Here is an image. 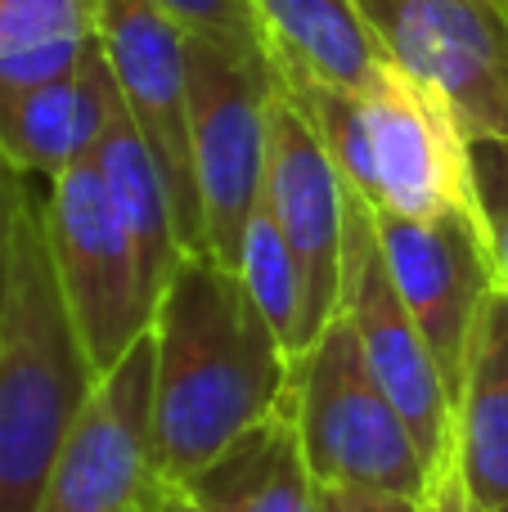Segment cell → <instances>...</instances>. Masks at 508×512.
Segmentation results:
<instances>
[{
    "label": "cell",
    "instance_id": "obj_9",
    "mask_svg": "<svg viewBox=\"0 0 508 512\" xmlns=\"http://www.w3.org/2000/svg\"><path fill=\"white\" fill-rule=\"evenodd\" d=\"M338 315L360 337L374 378L387 387L392 405L410 423L423 459L437 468L455 441V405L441 378L432 346L423 342L410 306L392 283V270L378 248V216L369 198L347 189V252H342V306Z\"/></svg>",
    "mask_w": 508,
    "mask_h": 512
},
{
    "label": "cell",
    "instance_id": "obj_3",
    "mask_svg": "<svg viewBox=\"0 0 508 512\" xmlns=\"http://www.w3.org/2000/svg\"><path fill=\"white\" fill-rule=\"evenodd\" d=\"M284 90L315 122L342 185L369 198L374 212L410 216V221L477 212L468 131L455 108L419 77L383 63L360 90Z\"/></svg>",
    "mask_w": 508,
    "mask_h": 512
},
{
    "label": "cell",
    "instance_id": "obj_18",
    "mask_svg": "<svg viewBox=\"0 0 508 512\" xmlns=\"http://www.w3.org/2000/svg\"><path fill=\"white\" fill-rule=\"evenodd\" d=\"M95 45V0H0V86L63 77Z\"/></svg>",
    "mask_w": 508,
    "mask_h": 512
},
{
    "label": "cell",
    "instance_id": "obj_6",
    "mask_svg": "<svg viewBox=\"0 0 508 512\" xmlns=\"http://www.w3.org/2000/svg\"><path fill=\"white\" fill-rule=\"evenodd\" d=\"M45 243L86 360L108 373L149 337L153 297L95 158L59 171L41 198Z\"/></svg>",
    "mask_w": 508,
    "mask_h": 512
},
{
    "label": "cell",
    "instance_id": "obj_27",
    "mask_svg": "<svg viewBox=\"0 0 508 512\" xmlns=\"http://www.w3.org/2000/svg\"><path fill=\"white\" fill-rule=\"evenodd\" d=\"M423 512H428V504H423Z\"/></svg>",
    "mask_w": 508,
    "mask_h": 512
},
{
    "label": "cell",
    "instance_id": "obj_20",
    "mask_svg": "<svg viewBox=\"0 0 508 512\" xmlns=\"http://www.w3.org/2000/svg\"><path fill=\"white\" fill-rule=\"evenodd\" d=\"M473 158V203L495 256V274L508 288V140H468Z\"/></svg>",
    "mask_w": 508,
    "mask_h": 512
},
{
    "label": "cell",
    "instance_id": "obj_5",
    "mask_svg": "<svg viewBox=\"0 0 508 512\" xmlns=\"http://www.w3.org/2000/svg\"><path fill=\"white\" fill-rule=\"evenodd\" d=\"M189 68V144L203 203L207 248L225 265L239 261V243L266 189V135L275 68L257 45H230L185 32Z\"/></svg>",
    "mask_w": 508,
    "mask_h": 512
},
{
    "label": "cell",
    "instance_id": "obj_24",
    "mask_svg": "<svg viewBox=\"0 0 508 512\" xmlns=\"http://www.w3.org/2000/svg\"><path fill=\"white\" fill-rule=\"evenodd\" d=\"M324 486V481H320ZM324 512H423V499L387 495V490H356V486H324L320 490Z\"/></svg>",
    "mask_w": 508,
    "mask_h": 512
},
{
    "label": "cell",
    "instance_id": "obj_2",
    "mask_svg": "<svg viewBox=\"0 0 508 512\" xmlns=\"http://www.w3.org/2000/svg\"><path fill=\"white\" fill-rule=\"evenodd\" d=\"M99 373L63 306L41 203H27L0 310V512H36Z\"/></svg>",
    "mask_w": 508,
    "mask_h": 512
},
{
    "label": "cell",
    "instance_id": "obj_7",
    "mask_svg": "<svg viewBox=\"0 0 508 512\" xmlns=\"http://www.w3.org/2000/svg\"><path fill=\"white\" fill-rule=\"evenodd\" d=\"M387 63L432 86L468 140H508V0H356Z\"/></svg>",
    "mask_w": 508,
    "mask_h": 512
},
{
    "label": "cell",
    "instance_id": "obj_4",
    "mask_svg": "<svg viewBox=\"0 0 508 512\" xmlns=\"http://www.w3.org/2000/svg\"><path fill=\"white\" fill-rule=\"evenodd\" d=\"M288 400L302 450L324 486L387 490L405 499L428 495L432 463L342 315L302 355H293Z\"/></svg>",
    "mask_w": 508,
    "mask_h": 512
},
{
    "label": "cell",
    "instance_id": "obj_22",
    "mask_svg": "<svg viewBox=\"0 0 508 512\" xmlns=\"http://www.w3.org/2000/svg\"><path fill=\"white\" fill-rule=\"evenodd\" d=\"M27 203V176L5 158L0 149V310H5V292H9V270H14V239H18V221H23Z\"/></svg>",
    "mask_w": 508,
    "mask_h": 512
},
{
    "label": "cell",
    "instance_id": "obj_15",
    "mask_svg": "<svg viewBox=\"0 0 508 512\" xmlns=\"http://www.w3.org/2000/svg\"><path fill=\"white\" fill-rule=\"evenodd\" d=\"M455 459L491 512L508 504V288L486 297L455 391Z\"/></svg>",
    "mask_w": 508,
    "mask_h": 512
},
{
    "label": "cell",
    "instance_id": "obj_26",
    "mask_svg": "<svg viewBox=\"0 0 508 512\" xmlns=\"http://www.w3.org/2000/svg\"><path fill=\"white\" fill-rule=\"evenodd\" d=\"M500 512H508V504H504V508H500Z\"/></svg>",
    "mask_w": 508,
    "mask_h": 512
},
{
    "label": "cell",
    "instance_id": "obj_1",
    "mask_svg": "<svg viewBox=\"0 0 508 512\" xmlns=\"http://www.w3.org/2000/svg\"><path fill=\"white\" fill-rule=\"evenodd\" d=\"M149 342L153 450L171 486L288 405L293 355L221 256L185 252L153 306Z\"/></svg>",
    "mask_w": 508,
    "mask_h": 512
},
{
    "label": "cell",
    "instance_id": "obj_21",
    "mask_svg": "<svg viewBox=\"0 0 508 512\" xmlns=\"http://www.w3.org/2000/svg\"><path fill=\"white\" fill-rule=\"evenodd\" d=\"M162 14H171L189 36H212V41L230 45H257V14L252 0H153Z\"/></svg>",
    "mask_w": 508,
    "mask_h": 512
},
{
    "label": "cell",
    "instance_id": "obj_13",
    "mask_svg": "<svg viewBox=\"0 0 508 512\" xmlns=\"http://www.w3.org/2000/svg\"><path fill=\"white\" fill-rule=\"evenodd\" d=\"M122 108L104 45L72 72L36 86H0V149L23 176L54 180L59 171L95 158L113 113Z\"/></svg>",
    "mask_w": 508,
    "mask_h": 512
},
{
    "label": "cell",
    "instance_id": "obj_11",
    "mask_svg": "<svg viewBox=\"0 0 508 512\" xmlns=\"http://www.w3.org/2000/svg\"><path fill=\"white\" fill-rule=\"evenodd\" d=\"M266 198L279 234L288 239L306 288L302 351L338 319L342 306V252H347V185L333 167L306 108L279 86L270 95L266 135ZM297 351V355H302Z\"/></svg>",
    "mask_w": 508,
    "mask_h": 512
},
{
    "label": "cell",
    "instance_id": "obj_10",
    "mask_svg": "<svg viewBox=\"0 0 508 512\" xmlns=\"http://www.w3.org/2000/svg\"><path fill=\"white\" fill-rule=\"evenodd\" d=\"M95 32L113 68L122 108L167 171L180 216V243L185 252H212L194 180V144H189L185 27L162 14L153 0H95Z\"/></svg>",
    "mask_w": 508,
    "mask_h": 512
},
{
    "label": "cell",
    "instance_id": "obj_19",
    "mask_svg": "<svg viewBox=\"0 0 508 512\" xmlns=\"http://www.w3.org/2000/svg\"><path fill=\"white\" fill-rule=\"evenodd\" d=\"M239 279L248 283L252 301L261 306V315L270 319V328L279 333L288 355L302 351V319H306V288H302V265H297L288 239L279 234L275 216H270L266 198L257 203L248 230L239 243V261H234Z\"/></svg>",
    "mask_w": 508,
    "mask_h": 512
},
{
    "label": "cell",
    "instance_id": "obj_17",
    "mask_svg": "<svg viewBox=\"0 0 508 512\" xmlns=\"http://www.w3.org/2000/svg\"><path fill=\"white\" fill-rule=\"evenodd\" d=\"M95 162H99V171H104V185H108V194H113L126 234H131L144 283H149V297H153V306H158L162 288L171 283L176 265L185 261L180 216H176V198H171V185H167V171L153 158V149L144 144L140 126L131 122L126 108L113 113L104 140H99V149H95Z\"/></svg>",
    "mask_w": 508,
    "mask_h": 512
},
{
    "label": "cell",
    "instance_id": "obj_14",
    "mask_svg": "<svg viewBox=\"0 0 508 512\" xmlns=\"http://www.w3.org/2000/svg\"><path fill=\"white\" fill-rule=\"evenodd\" d=\"M252 14L284 86L360 90L387 63L356 0H252Z\"/></svg>",
    "mask_w": 508,
    "mask_h": 512
},
{
    "label": "cell",
    "instance_id": "obj_16",
    "mask_svg": "<svg viewBox=\"0 0 508 512\" xmlns=\"http://www.w3.org/2000/svg\"><path fill=\"white\" fill-rule=\"evenodd\" d=\"M185 490L212 512H324V486L302 450L293 400L189 477Z\"/></svg>",
    "mask_w": 508,
    "mask_h": 512
},
{
    "label": "cell",
    "instance_id": "obj_25",
    "mask_svg": "<svg viewBox=\"0 0 508 512\" xmlns=\"http://www.w3.org/2000/svg\"><path fill=\"white\" fill-rule=\"evenodd\" d=\"M158 512H212V508H207V504H198V499L189 495L185 486H171V490H167V499H162V508H158Z\"/></svg>",
    "mask_w": 508,
    "mask_h": 512
},
{
    "label": "cell",
    "instance_id": "obj_23",
    "mask_svg": "<svg viewBox=\"0 0 508 512\" xmlns=\"http://www.w3.org/2000/svg\"><path fill=\"white\" fill-rule=\"evenodd\" d=\"M423 504H428V512H491L473 490H468V477L455 459V441H450V450L441 454V463L432 468Z\"/></svg>",
    "mask_w": 508,
    "mask_h": 512
},
{
    "label": "cell",
    "instance_id": "obj_12",
    "mask_svg": "<svg viewBox=\"0 0 508 512\" xmlns=\"http://www.w3.org/2000/svg\"><path fill=\"white\" fill-rule=\"evenodd\" d=\"M378 216V248L392 270L401 301L410 306L423 342L441 364V378L455 405L459 378H464L468 342H473L477 315L486 297L500 288L495 256L477 212H450L432 221L374 212Z\"/></svg>",
    "mask_w": 508,
    "mask_h": 512
},
{
    "label": "cell",
    "instance_id": "obj_8",
    "mask_svg": "<svg viewBox=\"0 0 508 512\" xmlns=\"http://www.w3.org/2000/svg\"><path fill=\"white\" fill-rule=\"evenodd\" d=\"M171 481L153 450V342L99 373L36 512H158Z\"/></svg>",
    "mask_w": 508,
    "mask_h": 512
}]
</instances>
